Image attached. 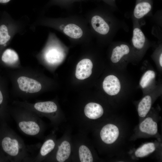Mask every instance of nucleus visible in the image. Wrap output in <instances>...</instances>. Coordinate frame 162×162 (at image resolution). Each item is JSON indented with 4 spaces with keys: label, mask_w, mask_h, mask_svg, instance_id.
Masks as SVG:
<instances>
[{
    "label": "nucleus",
    "mask_w": 162,
    "mask_h": 162,
    "mask_svg": "<svg viewBox=\"0 0 162 162\" xmlns=\"http://www.w3.org/2000/svg\"><path fill=\"white\" fill-rule=\"evenodd\" d=\"M38 26L53 28L62 33L73 43L88 42L92 37L84 16L75 15L52 18L41 16L31 25L32 29Z\"/></svg>",
    "instance_id": "f257e3e1"
},
{
    "label": "nucleus",
    "mask_w": 162,
    "mask_h": 162,
    "mask_svg": "<svg viewBox=\"0 0 162 162\" xmlns=\"http://www.w3.org/2000/svg\"><path fill=\"white\" fill-rule=\"evenodd\" d=\"M39 145H26L7 122L0 121V149L9 161L33 162Z\"/></svg>",
    "instance_id": "f03ea898"
},
{
    "label": "nucleus",
    "mask_w": 162,
    "mask_h": 162,
    "mask_svg": "<svg viewBox=\"0 0 162 162\" xmlns=\"http://www.w3.org/2000/svg\"><path fill=\"white\" fill-rule=\"evenodd\" d=\"M13 95L25 100L38 95L43 89V83L38 70L23 68L10 73Z\"/></svg>",
    "instance_id": "7ed1b4c3"
},
{
    "label": "nucleus",
    "mask_w": 162,
    "mask_h": 162,
    "mask_svg": "<svg viewBox=\"0 0 162 162\" xmlns=\"http://www.w3.org/2000/svg\"><path fill=\"white\" fill-rule=\"evenodd\" d=\"M9 112L22 134L38 139L42 137L44 125L40 117L36 114L26 108L14 105H9Z\"/></svg>",
    "instance_id": "20e7f679"
},
{
    "label": "nucleus",
    "mask_w": 162,
    "mask_h": 162,
    "mask_svg": "<svg viewBox=\"0 0 162 162\" xmlns=\"http://www.w3.org/2000/svg\"><path fill=\"white\" fill-rule=\"evenodd\" d=\"M28 20L26 16L15 20L6 11L0 13V52L7 48L15 35L25 32Z\"/></svg>",
    "instance_id": "39448f33"
},
{
    "label": "nucleus",
    "mask_w": 162,
    "mask_h": 162,
    "mask_svg": "<svg viewBox=\"0 0 162 162\" xmlns=\"http://www.w3.org/2000/svg\"><path fill=\"white\" fill-rule=\"evenodd\" d=\"M67 49L55 33L50 32L44 46L35 57L40 63L55 66L64 59Z\"/></svg>",
    "instance_id": "423d86ee"
},
{
    "label": "nucleus",
    "mask_w": 162,
    "mask_h": 162,
    "mask_svg": "<svg viewBox=\"0 0 162 162\" xmlns=\"http://www.w3.org/2000/svg\"><path fill=\"white\" fill-rule=\"evenodd\" d=\"M12 105L20 106L33 112L39 117L46 116L55 121L58 108L56 104L52 101H37L30 103L26 100H14Z\"/></svg>",
    "instance_id": "0eeeda50"
},
{
    "label": "nucleus",
    "mask_w": 162,
    "mask_h": 162,
    "mask_svg": "<svg viewBox=\"0 0 162 162\" xmlns=\"http://www.w3.org/2000/svg\"><path fill=\"white\" fill-rule=\"evenodd\" d=\"M87 22L92 35L105 36L108 34L110 27L106 20L101 14L94 10L88 11L84 16Z\"/></svg>",
    "instance_id": "6e6552de"
},
{
    "label": "nucleus",
    "mask_w": 162,
    "mask_h": 162,
    "mask_svg": "<svg viewBox=\"0 0 162 162\" xmlns=\"http://www.w3.org/2000/svg\"><path fill=\"white\" fill-rule=\"evenodd\" d=\"M9 100V93L6 81L0 75V121L7 122L10 119Z\"/></svg>",
    "instance_id": "1a4fd4ad"
},
{
    "label": "nucleus",
    "mask_w": 162,
    "mask_h": 162,
    "mask_svg": "<svg viewBox=\"0 0 162 162\" xmlns=\"http://www.w3.org/2000/svg\"><path fill=\"white\" fill-rule=\"evenodd\" d=\"M0 64L6 68L16 69L22 68L19 55L14 50L6 48L0 52Z\"/></svg>",
    "instance_id": "9d476101"
},
{
    "label": "nucleus",
    "mask_w": 162,
    "mask_h": 162,
    "mask_svg": "<svg viewBox=\"0 0 162 162\" xmlns=\"http://www.w3.org/2000/svg\"><path fill=\"white\" fill-rule=\"evenodd\" d=\"M119 133V129L117 126L113 124L109 123L104 125L101 128L100 136L104 143L111 144L117 140Z\"/></svg>",
    "instance_id": "9b49d317"
},
{
    "label": "nucleus",
    "mask_w": 162,
    "mask_h": 162,
    "mask_svg": "<svg viewBox=\"0 0 162 162\" xmlns=\"http://www.w3.org/2000/svg\"><path fill=\"white\" fill-rule=\"evenodd\" d=\"M103 87L105 92L111 96L117 94L120 92L121 86L118 78L113 75L106 76L103 83Z\"/></svg>",
    "instance_id": "f8f14e48"
},
{
    "label": "nucleus",
    "mask_w": 162,
    "mask_h": 162,
    "mask_svg": "<svg viewBox=\"0 0 162 162\" xmlns=\"http://www.w3.org/2000/svg\"><path fill=\"white\" fill-rule=\"evenodd\" d=\"M93 63L88 58L82 59L77 64L76 68L75 76L79 80H83L89 77L91 75Z\"/></svg>",
    "instance_id": "ddd939ff"
},
{
    "label": "nucleus",
    "mask_w": 162,
    "mask_h": 162,
    "mask_svg": "<svg viewBox=\"0 0 162 162\" xmlns=\"http://www.w3.org/2000/svg\"><path fill=\"white\" fill-rule=\"evenodd\" d=\"M56 146L55 141L52 138L46 139L41 146L39 150L33 159V162H40L43 160L54 149Z\"/></svg>",
    "instance_id": "4468645a"
},
{
    "label": "nucleus",
    "mask_w": 162,
    "mask_h": 162,
    "mask_svg": "<svg viewBox=\"0 0 162 162\" xmlns=\"http://www.w3.org/2000/svg\"><path fill=\"white\" fill-rule=\"evenodd\" d=\"M104 110L100 104L94 102L87 104L84 109L85 116L91 119H96L101 117L104 114Z\"/></svg>",
    "instance_id": "2eb2a0df"
},
{
    "label": "nucleus",
    "mask_w": 162,
    "mask_h": 162,
    "mask_svg": "<svg viewBox=\"0 0 162 162\" xmlns=\"http://www.w3.org/2000/svg\"><path fill=\"white\" fill-rule=\"evenodd\" d=\"M139 129L141 132L153 136L158 132V124L152 117H148L140 123Z\"/></svg>",
    "instance_id": "dca6fc26"
},
{
    "label": "nucleus",
    "mask_w": 162,
    "mask_h": 162,
    "mask_svg": "<svg viewBox=\"0 0 162 162\" xmlns=\"http://www.w3.org/2000/svg\"><path fill=\"white\" fill-rule=\"evenodd\" d=\"M70 153V144L68 141L64 140L58 145L55 154V159L58 162H64L69 158Z\"/></svg>",
    "instance_id": "f3484780"
},
{
    "label": "nucleus",
    "mask_w": 162,
    "mask_h": 162,
    "mask_svg": "<svg viewBox=\"0 0 162 162\" xmlns=\"http://www.w3.org/2000/svg\"><path fill=\"white\" fill-rule=\"evenodd\" d=\"M152 99L149 95L143 97L139 102L137 111L139 116L141 118L145 117L149 111L152 106Z\"/></svg>",
    "instance_id": "a211bd4d"
},
{
    "label": "nucleus",
    "mask_w": 162,
    "mask_h": 162,
    "mask_svg": "<svg viewBox=\"0 0 162 162\" xmlns=\"http://www.w3.org/2000/svg\"><path fill=\"white\" fill-rule=\"evenodd\" d=\"M152 6L148 2L142 1L137 4L134 10V14L136 18L140 19L148 13L151 10Z\"/></svg>",
    "instance_id": "6ab92c4d"
},
{
    "label": "nucleus",
    "mask_w": 162,
    "mask_h": 162,
    "mask_svg": "<svg viewBox=\"0 0 162 162\" xmlns=\"http://www.w3.org/2000/svg\"><path fill=\"white\" fill-rule=\"evenodd\" d=\"M89 0H50L46 7L56 5L62 9L69 10L73 7L74 4L76 2H86Z\"/></svg>",
    "instance_id": "aec40b11"
},
{
    "label": "nucleus",
    "mask_w": 162,
    "mask_h": 162,
    "mask_svg": "<svg viewBox=\"0 0 162 162\" xmlns=\"http://www.w3.org/2000/svg\"><path fill=\"white\" fill-rule=\"evenodd\" d=\"M129 52V48L126 45L122 44L120 46H116L112 50L111 60L113 63H116L124 56L128 54Z\"/></svg>",
    "instance_id": "412c9836"
},
{
    "label": "nucleus",
    "mask_w": 162,
    "mask_h": 162,
    "mask_svg": "<svg viewBox=\"0 0 162 162\" xmlns=\"http://www.w3.org/2000/svg\"><path fill=\"white\" fill-rule=\"evenodd\" d=\"M156 147L153 142L144 144L135 151V155L137 158H143L147 156L155 151Z\"/></svg>",
    "instance_id": "4be33fe9"
},
{
    "label": "nucleus",
    "mask_w": 162,
    "mask_h": 162,
    "mask_svg": "<svg viewBox=\"0 0 162 162\" xmlns=\"http://www.w3.org/2000/svg\"><path fill=\"white\" fill-rule=\"evenodd\" d=\"M144 35L141 30L138 28H134L132 38L133 44L135 47L141 49L144 46L145 42Z\"/></svg>",
    "instance_id": "5701e85b"
},
{
    "label": "nucleus",
    "mask_w": 162,
    "mask_h": 162,
    "mask_svg": "<svg viewBox=\"0 0 162 162\" xmlns=\"http://www.w3.org/2000/svg\"><path fill=\"white\" fill-rule=\"evenodd\" d=\"M80 160L81 162H92L93 157L91 151L86 146L82 145L79 150Z\"/></svg>",
    "instance_id": "b1692460"
},
{
    "label": "nucleus",
    "mask_w": 162,
    "mask_h": 162,
    "mask_svg": "<svg viewBox=\"0 0 162 162\" xmlns=\"http://www.w3.org/2000/svg\"><path fill=\"white\" fill-rule=\"evenodd\" d=\"M155 74L154 71L149 70L147 71L142 76L140 84L141 86L144 88L149 84L151 80L155 77Z\"/></svg>",
    "instance_id": "393cba45"
},
{
    "label": "nucleus",
    "mask_w": 162,
    "mask_h": 162,
    "mask_svg": "<svg viewBox=\"0 0 162 162\" xmlns=\"http://www.w3.org/2000/svg\"><path fill=\"white\" fill-rule=\"evenodd\" d=\"M9 161L7 157L0 149V162Z\"/></svg>",
    "instance_id": "a878e982"
},
{
    "label": "nucleus",
    "mask_w": 162,
    "mask_h": 162,
    "mask_svg": "<svg viewBox=\"0 0 162 162\" xmlns=\"http://www.w3.org/2000/svg\"><path fill=\"white\" fill-rule=\"evenodd\" d=\"M11 0H0V3L6 4L9 2Z\"/></svg>",
    "instance_id": "bb28decb"
},
{
    "label": "nucleus",
    "mask_w": 162,
    "mask_h": 162,
    "mask_svg": "<svg viewBox=\"0 0 162 162\" xmlns=\"http://www.w3.org/2000/svg\"><path fill=\"white\" fill-rule=\"evenodd\" d=\"M159 63L160 66L162 67V54H161L159 58Z\"/></svg>",
    "instance_id": "cd10ccee"
},
{
    "label": "nucleus",
    "mask_w": 162,
    "mask_h": 162,
    "mask_svg": "<svg viewBox=\"0 0 162 162\" xmlns=\"http://www.w3.org/2000/svg\"><path fill=\"white\" fill-rule=\"evenodd\" d=\"M103 1L105 2L109 3L111 2V0H102Z\"/></svg>",
    "instance_id": "c85d7f7f"
}]
</instances>
